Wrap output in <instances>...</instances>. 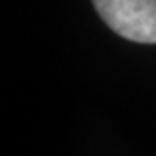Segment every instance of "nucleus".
Returning <instances> with one entry per match:
<instances>
[{
    "label": "nucleus",
    "instance_id": "f257e3e1",
    "mask_svg": "<svg viewBox=\"0 0 156 156\" xmlns=\"http://www.w3.org/2000/svg\"><path fill=\"white\" fill-rule=\"evenodd\" d=\"M115 34L136 43H156V0H92Z\"/></svg>",
    "mask_w": 156,
    "mask_h": 156
}]
</instances>
